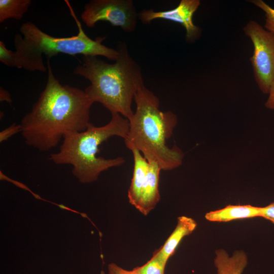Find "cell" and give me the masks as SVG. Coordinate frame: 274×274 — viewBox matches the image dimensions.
I'll return each mask as SVG.
<instances>
[{
    "label": "cell",
    "mask_w": 274,
    "mask_h": 274,
    "mask_svg": "<svg viewBox=\"0 0 274 274\" xmlns=\"http://www.w3.org/2000/svg\"><path fill=\"white\" fill-rule=\"evenodd\" d=\"M252 3L260 8L265 13L264 27L274 33V9L262 0L250 1Z\"/></svg>",
    "instance_id": "2e32d148"
},
{
    "label": "cell",
    "mask_w": 274,
    "mask_h": 274,
    "mask_svg": "<svg viewBox=\"0 0 274 274\" xmlns=\"http://www.w3.org/2000/svg\"><path fill=\"white\" fill-rule=\"evenodd\" d=\"M149 167L142 188L140 202L137 209L144 215H147L160 200L159 180L160 167L154 161H148Z\"/></svg>",
    "instance_id": "9c48e42d"
},
{
    "label": "cell",
    "mask_w": 274,
    "mask_h": 274,
    "mask_svg": "<svg viewBox=\"0 0 274 274\" xmlns=\"http://www.w3.org/2000/svg\"><path fill=\"white\" fill-rule=\"evenodd\" d=\"M260 217L274 224V202L267 206L261 207Z\"/></svg>",
    "instance_id": "d6986e66"
},
{
    "label": "cell",
    "mask_w": 274,
    "mask_h": 274,
    "mask_svg": "<svg viewBox=\"0 0 274 274\" xmlns=\"http://www.w3.org/2000/svg\"><path fill=\"white\" fill-rule=\"evenodd\" d=\"M261 207L251 205H228L207 213V220L212 222H228L234 220L260 217Z\"/></svg>",
    "instance_id": "7c38bea8"
},
{
    "label": "cell",
    "mask_w": 274,
    "mask_h": 274,
    "mask_svg": "<svg viewBox=\"0 0 274 274\" xmlns=\"http://www.w3.org/2000/svg\"><path fill=\"white\" fill-rule=\"evenodd\" d=\"M269 96L265 103V106L269 109H274V80L272 82L269 92Z\"/></svg>",
    "instance_id": "44dd1931"
},
{
    "label": "cell",
    "mask_w": 274,
    "mask_h": 274,
    "mask_svg": "<svg viewBox=\"0 0 274 274\" xmlns=\"http://www.w3.org/2000/svg\"><path fill=\"white\" fill-rule=\"evenodd\" d=\"M31 4V0H0V22L22 19Z\"/></svg>",
    "instance_id": "5bb4252c"
},
{
    "label": "cell",
    "mask_w": 274,
    "mask_h": 274,
    "mask_svg": "<svg viewBox=\"0 0 274 274\" xmlns=\"http://www.w3.org/2000/svg\"><path fill=\"white\" fill-rule=\"evenodd\" d=\"M0 100L1 101H6L8 102H12L10 93L2 87L0 88Z\"/></svg>",
    "instance_id": "7402d4cb"
},
{
    "label": "cell",
    "mask_w": 274,
    "mask_h": 274,
    "mask_svg": "<svg viewBox=\"0 0 274 274\" xmlns=\"http://www.w3.org/2000/svg\"><path fill=\"white\" fill-rule=\"evenodd\" d=\"M166 263L160 257L156 251L152 258L144 265L130 270L132 274H164Z\"/></svg>",
    "instance_id": "9a60e30c"
},
{
    "label": "cell",
    "mask_w": 274,
    "mask_h": 274,
    "mask_svg": "<svg viewBox=\"0 0 274 274\" xmlns=\"http://www.w3.org/2000/svg\"><path fill=\"white\" fill-rule=\"evenodd\" d=\"M197 226L196 221L186 217H178L177 226L164 245L156 251L161 259L167 263L184 237L190 234Z\"/></svg>",
    "instance_id": "8fae6325"
},
{
    "label": "cell",
    "mask_w": 274,
    "mask_h": 274,
    "mask_svg": "<svg viewBox=\"0 0 274 274\" xmlns=\"http://www.w3.org/2000/svg\"><path fill=\"white\" fill-rule=\"evenodd\" d=\"M68 5L78 26L77 35L71 37H54L44 32L31 21L23 23L19 29L20 33L16 34L14 38V67L45 72L47 68L44 64L43 55L47 60H50L59 53L101 56L111 60H116L119 55L117 50L102 44L106 37H97L94 40L89 38L83 29L72 7Z\"/></svg>",
    "instance_id": "277c9868"
},
{
    "label": "cell",
    "mask_w": 274,
    "mask_h": 274,
    "mask_svg": "<svg viewBox=\"0 0 274 274\" xmlns=\"http://www.w3.org/2000/svg\"><path fill=\"white\" fill-rule=\"evenodd\" d=\"M111 115L109 122L104 126L90 123L84 131L66 134L59 151L51 154L49 160L57 165H72V174L81 183L93 182L102 172L123 165V157L106 159L97 155L99 146L109 138L117 136L124 140L127 136L129 120L117 113Z\"/></svg>",
    "instance_id": "5b68a950"
},
{
    "label": "cell",
    "mask_w": 274,
    "mask_h": 274,
    "mask_svg": "<svg viewBox=\"0 0 274 274\" xmlns=\"http://www.w3.org/2000/svg\"><path fill=\"white\" fill-rule=\"evenodd\" d=\"M130 150L133 154L134 167L130 186L128 191V198L129 203L138 209L148 169L149 162L136 149L133 148Z\"/></svg>",
    "instance_id": "30bf717a"
},
{
    "label": "cell",
    "mask_w": 274,
    "mask_h": 274,
    "mask_svg": "<svg viewBox=\"0 0 274 274\" xmlns=\"http://www.w3.org/2000/svg\"><path fill=\"white\" fill-rule=\"evenodd\" d=\"M200 4L199 0H181L177 7L171 10L155 11L153 9H144L138 13V18L144 24H149L157 19L180 23L186 29V40L192 43L200 35V28L193 23L192 20Z\"/></svg>",
    "instance_id": "ba28073f"
},
{
    "label": "cell",
    "mask_w": 274,
    "mask_h": 274,
    "mask_svg": "<svg viewBox=\"0 0 274 274\" xmlns=\"http://www.w3.org/2000/svg\"><path fill=\"white\" fill-rule=\"evenodd\" d=\"M108 274H132L130 270H127L115 263H111L108 265Z\"/></svg>",
    "instance_id": "ffe728a7"
},
{
    "label": "cell",
    "mask_w": 274,
    "mask_h": 274,
    "mask_svg": "<svg viewBox=\"0 0 274 274\" xmlns=\"http://www.w3.org/2000/svg\"><path fill=\"white\" fill-rule=\"evenodd\" d=\"M116 49L119 55L114 63L97 56H83L73 72L90 81L84 91L93 102H100L111 113L129 120L134 113L132 100L145 85L141 68L130 55L126 43L119 42Z\"/></svg>",
    "instance_id": "7a4b0ae2"
},
{
    "label": "cell",
    "mask_w": 274,
    "mask_h": 274,
    "mask_svg": "<svg viewBox=\"0 0 274 274\" xmlns=\"http://www.w3.org/2000/svg\"><path fill=\"white\" fill-rule=\"evenodd\" d=\"M135 111L129 120V129L124 139L128 149L138 150L148 161L158 163L161 170L180 166L183 152L178 147L169 148L166 143L177 124V116L171 111L159 109V100L145 86L135 94Z\"/></svg>",
    "instance_id": "3957f363"
},
{
    "label": "cell",
    "mask_w": 274,
    "mask_h": 274,
    "mask_svg": "<svg viewBox=\"0 0 274 274\" xmlns=\"http://www.w3.org/2000/svg\"><path fill=\"white\" fill-rule=\"evenodd\" d=\"M47 68L45 88L20 123L26 144L43 152L56 147L66 134L86 130L94 103L84 90L62 85L53 73L50 60Z\"/></svg>",
    "instance_id": "6da1fadb"
},
{
    "label": "cell",
    "mask_w": 274,
    "mask_h": 274,
    "mask_svg": "<svg viewBox=\"0 0 274 274\" xmlns=\"http://www.w3.org/2000/svg\"><path fill=\"white\" fill-rule=\"evenodd\" d=\"M243 30L254 46L250 59L255 80L261 92L268 94L274 80V33L253 20L249 21Z\"/></svg>",
    "instance_id": "8992f818"
},
{
    "label": "cell",
    "mask_w": 274,
    "mask_h": 274,
    "mask_svg": "<svg viewBox=\"0 0 274 274\" xmlns=\"http://www.w3.org/2000/svg\"><path fill=\"white\" fill-rule=\"evenodd\" d=\"M21 132L20 124H17L14 123L8 127L5 128L0 132V142L3 143L7 141L14 134Z\"/></svg>",
    "instance_id": "ac0fdd59"
},
{
    "label": "cell",
    "mask_w": 274,
    "mask_h": 274,
    "mask_svg": "<svg viewBox=\"0 0 274 274\" xmlns=\"http://www.w3.org/2000/svg\"><path fill=\"white\" fill-rule=\"evenodd\" d=\"M247 263V256L244 251H235L231 256L224 250L216 252L214 264L217 274H242Z\"/></svg>",
    "instance_id": "4fadbf2b"
},
{
    "label": "cell",
    "mask_w": 274,
    "mask_h": 274,
    "mask_svg": "<svg viewBox=\"0 0 274 274\" xmlns=\"http://www.w3.org/2000/svg\"><path fill=\"white\" fill-rule=\"evenodd\" d=\"M81 19L88 27L99 21H106L125 32H133L137 25L138 13L131 0H91L84 6Z\"/></svg>",
    "instance_id": "52a82bcc"
},
{
    "label": "cell",
    "mask_w": 274,
    "mask_h": 274,
    "mask_svg": "<svg viewBox=\"0 0 274 274\" xmlns=\"http://www.w3.org/2000/svg\"><path fill=\"white\" fill-rule=\"evenodd\" d=\"M0 61L9 67H14V52L8 49L2 41H0Z\"/></svg>",
    "instance_id": "e0dca14e"
}]
</instances>
